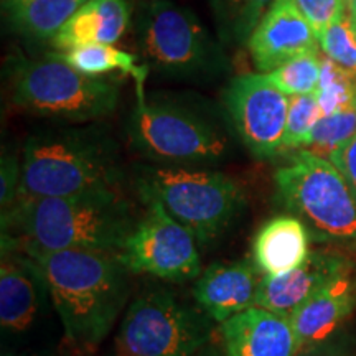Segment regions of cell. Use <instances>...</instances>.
Segmentation results:
<instances>
[{
  "label": "cell",
  "instance_id": "cell-1",
  "mask_svg": "<svg viewBox=\"0 0 356 356\" xmlns=\"http://www.w3.org/2000/svg\"><path fill=\"white\" fill-rule=\"evenodd\" d=\"M29 257L50 293L68 341L83 351L95 350L129 297L127 267L118 254L101 251H40L2 246Z\"/></svg>",
  "mask_w": 356,
  "mask_h": 356
},
{
  "label": "cell",
  "instance_id": "cell-2",
  "mask_svg": "<svg viewBox=\"0 0 356 356\" xmlns=\"http://www.w3.org/2000/svg\"><path fill=\"white\" fill-rule=\"evenodd\" d=\"M121 190L56 198H20L2 215V246L40 251H101L119 254L136 228Z\"/></svg>",
  "mask_w": 356,
  "mask_h": 356
},
{
  "label": "cell",
  "instance_id": "cell-3",
  "mask_svg": "<svg viewBox=\"0 0 356 356\" xmlns=\"http://www.w3.org/2000/svg\"><path fill=\"white\" fill-rule=\"evenodd\" d=\"M118 147L97 127L35 134L22 152L20 198H56L119 190Z\"/></svg>",
  "mask_w": 356,
  "mask_h": 356
},
{
  "label": "cell",
  "instance_id": "cell-4",
  "mask_svg": "<svg viewBox=\"0 0 356 356\" xmlns=\"http://www.w3.org/2000/svg\"><path fill=\"white\" fill-rule=\"evenodd\" d=\"M137 190L142 198L157 200L202 246L216 241L246 207L236 178L181 165L137 167Z\"/></svg>",
  "mask_w": 356,
  "mask_h": 356
},
{
  "label": "cell",
  "instance_id": "cell-5",
  "mask_svg": "<svg viewBox=\"0 0 356 356\" xmlns=\"http://www.w3.org/2000/svg\"><path fill=\"white\" fill-rule=\"evenodd\" d=\"M137 42L147 66L165 76L208 81L229 68L228 58L198 17L170 0H150L142 8Z\"/></svg>",
  "mask_w": 356,
  "mask_h": 356
},
{
  "label": "cell",
  "instance_id": "cell-6",
  "mask_svg": "<svg viewBox=\"0 0 356 356\" xmlns=\"http://www.w3.org/2000/svg\"><path fill=\"white\" fill-rule=\"evenodd\" d=\"M12 101L29 113L88 122L113 113L119 101L118 83L88 76L56 53L43 60H20L13 70Z\"/></svg>",
  "mask_w": 356,
  "mask_h": 356
},
{
  "label": "cell",
  "instance_id": "cell-7",
  "mask_svg": "<svg viewBox=\"0 0 356 356\" xmlns=\"http://www.w3.org/2000/svg\"><path fill=\"white\" fill-rule=\"evenodd\" d=\"M137 152L159 165H208L228 155L226 134L193 109L172 102L147 101L137 89V104L127 122Z\"/></svg>",
  "mask_w": 356,
  "mask_h": 356
},
{
  "label": "cell",
  "instance_id": "cell-8",
  "mask_svg": "<svg viewBox=\"0 0 356 356\" xmlns=\"http://www.w3.org/2000/svg\"><path fill=\"white\" fill-rule=\"evenodd\" d=\"M279 197L318 233L332 239H356V197L328 159L297 150L274 175Z\"/></svg>",
  "mask_w": 356,
  "mask_h": 356
},
{
  "label": "cell",
  "instance_id": "cell-9",
  "mask_svg": "<svg viewBox=\"0 0 356 356\" xmlns=\"http://www.w3.org/2000/svg\"><path fill=\"white\" fill-rule=\"evenodd\" d=\"M211 318L167 291H147L124 315L121 356H193L210 343Z\"/></svg>",
  "mask_w": 356,
  "mask_h": 356
},
{
  "label": "cell",
  "instance_id": "cell-10",
  "mask_svg": "<svg viewBox=\"0 0 356 356\" xmlns=\"http://www.w3.org/2000/svg\"><path fill=\"white\" fill-rule=\"evenodd\" d=\"M145 213L119 252V259L132 274H149L168 282L200 277L202 261L197 238L168 215L157 200L142 198Z\"/></svg>",
  "mask_w": 356,
  "mask_h": 356
},
{
  "label": "cell",
  "instance_id": "cell-11",
  "mask_svg": "<svg viewBox=\"0 0 356 356\" xmlns=\"http://www.w3.org/2000/svg\"><path fill=\"white\" fill-rule=\"evenodd\" d=\"M222 102L236 132L254 157L270 159L282 152L291 97L266 74L234 76L225 88Z\"/></svg>",
  "mask_w": 356,
  "mask_h": 356
},
{
  "label": "cell",
  "instance_id": "cell-12",
  "mask_svg": "<svg viewBox=\"0 0 356 356\" xmlns=\"http://www.w3.org/2000/svg\"><path fill=\"white\" fill-rule=\"evenodd\" d=\"M252 61L270 73L293 58L318 51V38L296 0H274L248 42Z\"/></svg>",
  "mask_w": 356,
  "mask_h": 356
},
{
  "label": "cell",
  "instance_id": "cell-13",
  "mask_svg": "<svg viewBox=\"0 0 356 356\" xmlns=\"http://www.w3.org/2000/svg\"><path fill=\"white\" fill-rule=\"evenodd\" d=\"M262 273L252 259L215 262L200 274L193 297L200 309L218 323L256 307Z\"/></svg>",
  "mask_w": 356,
  "mask_h": 356
},
{
  "label": "cell",
  "instance_id": "cell-14",
  "mask_svg": "<svg viewBox=\"0 0 356 356\" xmlns=\"http://www.w3.org/2000/svg\"><path fill=\"white\" fill-rule=\"evenodd\" d=\"M348 273V262L343 257L310 252L304 264L280 275H264L256 307L274 314L291 317L314 293Z\"/></svg>",
  "mask_w": 356,
  "mask_h": 356
},
{
  "label": "cell",
  "instance_id": "cell-15",
  "mask_svg": "<svg viewBox=\"0 0 356 356\" xmlns=\"http://www.w3.org/2000/svg\"><path fill=\"white\" fill-rule=\"evenodd\" d=\"M220 333L228 356H297L291 318L261 307L226 320Z\"/></svg>",
  "mask_w": 356,
  "mask_h": 356
},
{
  "label": "cell",
  "instance_id": "cell-16",
  "mask_svg": "<svg viewBox=\"0 0 356 356\" xmlns=\"http://www.w3.org/2000/svg\"><path fill=\"white\" fill-rule=\"evenodd\" d=\"M355 302L356 286L350 273H346L333 279L293 310L289 318L297 338V355L335 335L338 327L353 310Z\"/></svg>",
  "mask_w": 356,
  "mask_h": 356
},
{
  "label": "cell",
  "instance_id": "cell-17",
  "mask_svg": "<svg viewBox=\"0 0 356 356\" xmlns=\"http://www.w3.org/2000/svg\"><path fill=\"white\" fill-rule=\"evenodd\" d=\"M129 22L127 0H88L66 22L51 44L61 51L86 44H114L126 33Z\"/></svg>",
  "mask_w": 356,
  "mask_h": 356
},
{
  "label": "cell",
  "instance_id": "cell-18",
  "mask_svg": "<svg viewBox=\"0 0 356 356\" xmlns=\"http://www.w3.org/2000/svg\"><path fill=\"white\" fill-rule=\"evenodd\" d=\"M310 256L309 231L299 218H270L252 239V261L264 275H280L304 264Z\"/></svg>",
  "mask_w": 356,
  "mask_h": 356
},
{
  "label": "cell",
  "instance_id": "cell-19",
  "mask_svg": "<svg viewBox=\"0 0 356 356\" xmlns=\"http://www.w3.org/2000/svg\"><path fill=\"white\" fill-rule=\"evenodd\" d=\"M0 266V323L6 332L24 333L37 317L40 299L35 277H38L29 257L13 256L2 249Z\"/></svg>",
  "mask_w": 356,
  "mask_h": 356
},
{
  "label": "cell",
  "instance_id": "cell-20",
  "mask_svg": "<svg viewBox=\"0 0 356 356\" xmlns=\"http://www.w3.org/2000/svg\"><path fill=\"white\" fill-rule=\"evenodd\" d=\"M88 0H2L8 25L22 37L51 42Z\"/></svg>",
  "mask_w": 356,
  "mask_h": 356
},
{
  "label": "cell",
  "instance_id": "cell-21",
  "mask_svg": "<svg viewBox=\"0 0 356 356\" xmlns=\"http://www.w3.org/2000/svg\"><path fill=\"white\" fill-rule=\"evenodd\" d=\"M56 55L88 76H104L113 71L132 74L136 88L144 89L149 66H139L136 55L119 50L114 44H86Z\"/></svg>",
  "mask_w": 356,
  "mask_h": 356
},
{
  "label": "cell",
  "instance_id": "cell-22",
  "mask_svg": "<svg viewBox=\"0 0 356 356\" xmlns=\"http://www.w3.org/2000/svg\"><path fill=\"white\" fill-rule=\"evenodd\" d=\"M273 2L274 0H211L222 42L248 43Z\"/></svg>",
  "mask_w": 356,
  "mask_h": 356
},
{
  "label": "cell",
  "instance_id": "cell-23",
  "mask_svg": "<svg viewBox=\"0 0 356 356\" xmlns=\"http://www.w3.org/2000/svg\"><path fill=\"white\" fill-rule=\"evenodd\" d=\"M315 95L323 118L355 109L356 74L338 66L330 58H320V81Z\"/></svg>",
  "mask_w": 356,
  "mask_h": 356
},
{
  "label": "cell",
  "instance_id": "cell-24",
  "mask_svg": "<svg viewBox=\"0 0 356 356\" xmlns=\"http://www.w3.org/2000/svg\"><path fill=\"white\" fill-rule=\"evenodd\" d=\"M264 74L279 91L289 97L312 95L317 91L320 81L318 51L293 58L277 70Z\"/></svg>",
  "mask_w": 356,
  "mask_h": 356
},
{
  "label": "cell",
  "instance_id": "cell-25",
  "mask_svg": "<svg viewBox=\"0 0 356 356\" xmlns=\"http://www.w3.org/2000/svg\"><path fill=\"white\" fill-rule=\"evenodd\" d=\"M356 136V109L343 113L325 115L310 134L304 150L318 155L322 159H330L332 154L340 150L346 142Z\"/></svg>",
  "mask_w": 356,
  "mask_h": 356
},
{
  "label": "cell",
  "instance_id": "cell-26",
  "mask_svg": "<svg viewBox=\"0 0 356 356\" xmlns=\"http://www.w3.org/2000/svg\"><path fill=\"white\" fill-rule=\"evenodd\" d=\"M323 118L320 109L317 95L291 96L289 102V114L286 124V136H284V150L304 149L310 139V134L317 122Z\"/></svg>",
  "mask_w": 356,
  "mask_h": 356
},
{
  "label": "cell",
  "instance_id": "cell-27",
  "mask_svg": "<svg viewBox=\"0 0 356 356\" xmlns=\"http://www.w3.org/2000/svg\"><path fill=\"white\" fill-rule=\"evenodd\" d=\"M318 42L325 56L356 74V35L348 10L328 26Z\"/></svg>",
  "mask_w": 356,
  "mask_h": 356
},
{
  "label": "cell",
  "instance_id": "cell-28",
  "mask_svg": "<svg viewBox=\"0 0 356 356\" xmlns=\"http://www.w3.org/2000/svg\"><path fill=\"white\" fill-rule=\"evenodd\" d=\"M296 2L318 40L333 22L348 10V0H296Z\"/></svg>",
  "mask_w": 356,
  "mask_h": 356
},
{
  "label": "cell",
  "instance_id": "cell-29",
  "mask_svg": "<svg viewBox=\"0 0 356 356\" xmlns=\"http://www.w3.org/2000/svg\"><path fill=\"white\" fill-rule=\"evenodd\" d=\"M22 180V159L13 154H3L2 168H0V207L6 215L15 207L20 193Z\"/></svg>",
  "mask_w": 356,
  "mask_h": 356
},
{
  "label": "cell",
  "instance_id": "cell-30",
  "mask_svg": "<svg viewBox=\"0 0 356 356\" xmlns=\"http://www.w3.org/2000/svg\"><path fill=\"white\" fill-rule=\"evenodd\" d=\"M328 160L345 177V180L348 181L350 188L353 190L356 197V136L350 142H346L340 150L332 154Z\"/></svg>",
  "mask_w": 356,
  "mask_h": 356
},
{
  "label": "cell",
  "instance_id": "cell-31",
  "mask_svg": "<svg viewBox=\"0 0 356 356\" xmlns=\"http://www.w3.org/2000/svg\"><path fill=\"white\" fill-rule=\"evenodd\" d=\"M297 356H355V350L348 337L333 335L323 343L312 346Z\"/></svg>",
  "mask_w": 356,
  "mask_h": 356
},
{
  "label": "cell",
  "instance_id": "cell-32",
  "mask_svg": "<svg viewBox=\"0 0 356 356\" xmlns=\"http://www.w3.org/2000/svg\"><path fill=\"white\" fill-rule=\"evenodd\" d=\"M193 356H228V353H226V348L225 345H222V350L216 348V346H203L202 350L198 351V353H195Z\"/></svg>",
  "mask_w": 356,
  "mask_h": 356
},
{
  "label": "cell",
  "instance_id": "cell-33",
  "mask_svg": "<svg viewBox=\"0 0 356 356\" xmlns=\"http://www.w3.org/2000/svg\"><path fill=\"white\" fill-rule=\"evenodd\" d=\"M348 12L351 19L356 22V0H348Z\"/></svg>",
  "mask_w": 356,
  "mask_h": 356
},
{
  "label": "cell",
  "instance_id": "cell-34",
  "mask_svg": "<svg viewBox=\"0 0 356 356\" xmlns=\"http://www.w3.org/2000/svg\"><path fill=\"white\" fill-rule=\"evenodd\" d=\"M353 29H355V35H356V22L353 20Z\"/></svg>",
  "mask_w": 356,
  "mask_h": 356
},
{
  "label": "cell",
  "instance_id": "cell-35",
  "mask_svg": "<svg viewBox=\"0 0 356 356\" xmlns=\"http://www.w3.org/2000/svg\"><path fill=\"white\" fill-rule=\"evenodd\" d=\"M355 109H356V102H355Z\"/></svg>",
  "mask_w": 356,
  "mask_h": 356
},
{
  "label": "cell",
  "instance_id": "cell-36",
  "mask_svg": "<svg viewBox=\"0 0 356 356\" xmlns=\"http://www.w3.org/2000/svg\"><path fill=\"white\" fill-rule=\"evenodd\" d=\"M6 356H7V355H6Z\"/></svg>",
  "mask_w": 356,
  "mask_h": 356
}]
</instances>
